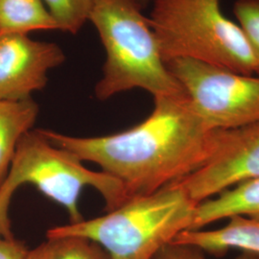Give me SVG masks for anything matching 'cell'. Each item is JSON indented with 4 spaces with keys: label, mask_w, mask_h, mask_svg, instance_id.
Segmentation results:
<instances>
[{
    "label": "cell",
    "mask_w": 259,
    "mask_h": 259,
    "mask_svg": "<svg viewBox=\"0 0 259 259\" xmlns=\"http://www.w3.org/2000/svg\"><path fill=\"white\" fill-rule=\"evenodd\" d=\"M222 0H154L149 22L163 60L187 58L258 76L240 26L222 12Z\"/></svg>",
    "instance_id": "5"
},
{
    "label": "cell",
    "mask_w": 259,
    "mask_h": 259,
    "mask_svg": "<svg viewBox=\"0 0 259 259\" xmlns=\"http://www.w3.org/2000/svg\"><path fill=\"white\" fill-rule=\"evenodd\" d=\"M199 249L193 247L168 244L157 252L153 259H196Z\"/></svg>",
    "instance_id": "16"
},
{
    "label": "cell",
    "mask_w": 259,
    "mask_h": 259,
    "mask_svg": "<svg viewBox=\"0 0 259 259\" xmlns=\"http://www.w3.org/2000/svg\"><path fill=\"white\" fill-rule=\"evenodd\" d=\"M59 30L75 35L89 21L93 0H44Z\"/></svg>",
    "instance_id": "14"
},
{
    "label": "cell",
    "mask_w": 259,
    "mask_h": 259,
    "mask_svg": "<svg viewBox=\"0 0 259 259\" xmlns=\"http://www.w3.org/2000/svg\"><path fill=\"white\" fill-rule=\"evenodd\" d=\"M24 259H108L102 248L93 241L77 236L47 237Z\"/></svg>",
    "instance_id": "13"
},
{
    "label": "cell",
    "mask_w": 259,
    "mask_h": 259,
    "mask_svg": "<svg viewBox=\"0 0 259 259\" xmlns=\"http://www.w3.org/2000/svg\"><path fill=\"white\" fill-rule=\"evenodd\" d=\"M197 203L177 184L131 198L91 220L50 229L47 237L77 236L93 241L108 259H153L177 235L191 229Z\"/></svg>",
    "instance_id": "3"
},
{
    "label": "cell",
    "mask_w": 259,
    "mask_h": 259,
    "mask_svg": "<svg viewBox=\"0 0 259 259\" xmlns=\"http://www.w3.org/2000/svg\"><path fill=\"white\" fill-rule=\"evenodd\" d=\"M41 132L56 146L119 181L129 199L154 193L197 171L212 156L221 134L204 123L185 92L154 98L146 119L117 134L77 138Z\"/></svg>",
    "instance_id": "1"
},
{
    "label": "cell",
    "mask_w": 259,
    "mask_h": 259,
    "mask_svg": "<svg viewBox=\"0 0 259 259\" xmlns=\"http://www.w3.org/2000/svg\"><path fill=\"white\" fill-rule=\"evenodd\" d=\"M233 216L259 220V176L245 180L197 204L194 221L188 231Z\"/></svg>",
    "instance_id": "10"
},
{
    "label": "cell",
    "mask_w": 259,
    "mask_h": 259,
    "mask_svg": "<svg viewBox=\"0 0 259 259\" xmlns=\"http://www.w3.org/2000/svg\"><path fill=\"white\" fill-rule=\"evenodd\" d=\"M166 65L210 129L231 131L259 122V76L187 58Z\"/></svg>",
    "instance_id": "6"
},
{
    "label": "cell",
    "mask_w": 259,
    "mask_h": 259,
    "mask_svg": "<svg viewBox=\"0 0 259 259\" xmlns=\"http://www.w3.org/2000/svg\"><path fill=\"white\" fill-rule=\"evenodd\" d=\"M55 42L39 41L25 34H0V100L20 101L44 90L50 70L65 62Z\"/></svg>",
    "instance_id": "8"
},
{
    "label": "cell",
    "mask_w": 259,
    "mask_h": 259,
    "mask_svg": "<svg viewBox=\"0 0 259 259\" xmlns=\"http://www.w3.org/2000/svg\"><path fill=\"white\" fill-rule=\"evenodd\" d=\"M196 259H206L204 256V252L202 250H199L197 257ZM234 259H259V254L250 252V251H243L240 255L236 256Z\"/></svg>",
    "instance_id": "18"
},
{
    "label": "cell",
    "mask_w": 259,
    "mask_h": 259,
    "mask_svg": "<svg viewBox=\"0 0 259 259\" xmlns=\"http://www.w3.org/2000/svg\"><path fill=\"white\" fill-rule=\"evenodd\" d=\"M28 249L15 237L0 241V259H24Z\"/></svg>",
    "instance_id": "17"
},
{
    "label": "cell",
    "mask_w": 259,
    "mask_h": 259,
    "mask_svg": "<svg viewBox=\"0 0 259 259\" xmlns=\"http://www.w3.org/2000/svg\"><path fill=\"white\" fill-rule=\"evenodd\" d=\"M139 7L142 10L146 9L149 6L152 5L154 0H134Z\"/></svg>",
    "instance_id": "19"
},
{
    "label": "cell",
    "mask_w": 259,
    "mask_h": 259,
    "mask_svg": "<svg viewBox=\"0 0 259 259\" xmlns=\"http://www.w3.org/2000/svg\"><path fill=\"white\" fill-rule=\"evenodd\" d=\"M2 239H4V235H3V232H2V230L0 228V241L2 240Z\"/></svg>",
    "instance_id": "20"
},
{
    "label": "cell",
    "mask_w": 259,
    "mask_h": 259,
    "mask_svg": "<svg viewBox=\"0 0 259 259\" xmlns=\"http://www.w3.org/2000/svg\"><path fill=\"white\" fill-rule=\"evenodd\" d=\"M259 176V122L221 131L212 156L192 174L174 184L195 203L203 202L245 180Z\"/></svg>",
    "instance_id": "7"
},
{
    "label": "cell",
    "mask_w": 259,
    "mask_h": 259,
    "mask_svg": "<svg viewBox=\"0 0 259 259\" xmlns=\"http://www.w3.org/2000/svg\"><path fill=\"white\" fill-rule=\"evenodd\" d=\"M233 11L257 61L259 76V0H237Z\"/></svg>",
    "instance_id": "15"
},
{
    "label": "cell",
    "mask_w": 259,
    "mask_h": 259,
    "mask_svg": "<svg viewBox=\"0 0 259 259\" xmlns=\"http://www.w3.org/2000/svg\"><path fill=\"white\" fill-rule=\"evenodd\" d=\"M60 31L44 0H0V34Z\"/></svg>",
    "instance_id": "12"
},
{
    "label": "cell",
    "mask_w": 259,
    "mask_h": 259,
    "mask_svg": "<svg viewBox=\"0 0 259 259\" xmlns=\"http://www.w3.org/2000/svg\"><path fill=\"white\" fill-rule=\"evenodd\" d=\"M38 111L33 98L0 100V185L8 174L20 139L33 130Z\"/></svg>",
    "instance_id": "11"
},
{
    "label": "cell",
    "mask_w": 259,
    "mask_h": 259,
    "mask_svg": "<svg viewBox=\"0 0 259 259\" xmlns=\"http://www.w3.org/2000/svg\"><path fill=\"white\" fill-rule=\"evenodd\" d=\"M223 228L212 231H185L179 233L172 244L193 247L223 256L232 249L259 254V220L245 216H233Z\"/></svg>",
    "instance_id": "9"
},
{
    "label": "cell",
    "mask_w": 259,
    "mask_h": 259,
    "mask_svg": "<svg viewBox=\"0 0 259 259\" xmlns=\"http://www.w3.org/2000/svg\"><path fill=\"white\" fill-rule=\"evenodd\" d=\"M24 185H34L63 205L72 224L83 220L78 201L84 187H93L102 195L107 211L129 200L115 178L90 170L73 153L53 144L41 130H31L20 139L8 174L0 185V228L4 239L14 237L10 206L16 191Z\"/></svg>",
    "instance_id": "4"
},
{
    "label": "cell",
    "mask_w": 259,
    "mask_h": 259,
    "mask_svg": "<svg viewBox=\"0 0 259 259\" xmlns=\"http://www.w3.org/2000/svg\"><path fill=\"white\" fill-rule=\"evenodd\" d=\"M142 11L134 0H93L89 21L106 52L102 77L94 89L100 101L134 89L154 98L185 93L168 69Z\"/></svg>",
    "instance_id": "2"
}]
</instances>
